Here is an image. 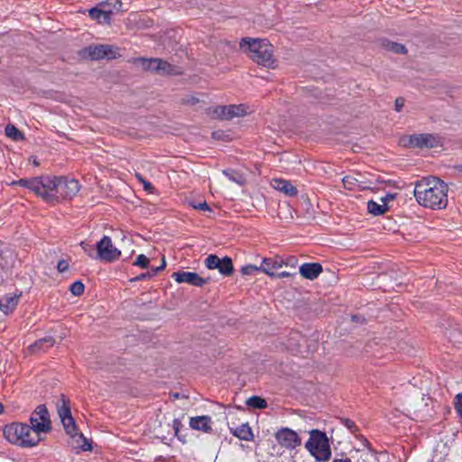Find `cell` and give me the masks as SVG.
Here are the masks:
<instances>
[{"mask_svg": "<svg viewBox=\"0 0 462 462\" xmlns=\"http://www.w3.org/2000/svg\"><path fill=\"white\" fill-rule=\"evenodd\" d=\"M12 186L26 189L49 204L61 202L76 196L81 184L76 179L68 176H40L13 181Z\"/></svg>", "mask_w": 462, "mask_h": 462, "instance_id": "cell-1", "label": "cell"}, {"mask_svg": "<svg viewBox=\"0 0 462 462\" xmlns=\"http://www.w3.org/2000/svg\"><path fill=\"white\" fill-rule=\"evenodd\" d=\"M414 194L415 200L421 207L440 211L447 207L449 186L440 178L428 176L416 182Z\"/></svg>", "mask_w": 462, "mask_h": 462, "instance_id": "cell-2", "label": "cell"}, {"mask_svg": "<svg viewBox=\"0 0 462 462\" xmlns=\"http://www.w3.org/2000/svg\"><path fill=\"white\" fill-rule=\"evenodd\" d=\"M239 47L253 63L259 66L268 70H274L279 66L274 46L267 39L244 37L241 40Z\"/></svg>", "mask_w": 462, "mask_h": 462, "instance_id": "cell-3", "label": "cell"}, {"mask_svg": "<svg viewBox=\"0 0 462 462\" xmlns=\"http://www.w3.org/2000/svg\"><path fill=\"white\" fill-rule=\"evenodd\" d=\"M3 435L9 443L21 448L35 447L42 440L39 432L23 422L8 423L3 429Z\"/></svg>", "mask_w": 462, "mask_h": 462, "instance_id": "cell-4", "label": "cell"}, {"mask_svg": "<svg viewBox=\"0 0 462 462\" xmlns=\"http://www.w3.org/2000/svg\"><path fill=\"white\" fill-rule=\"evenodd\" d=\"M135 66L140 68L142 70H146L151 73L167 75V76H176L182 73V70L174 66V64L168 63L164 60L158 58H133L130 61Z\"/></svg>", "mask_w": 462, "mask_h": 462, "instance_id": "cell-5", "label": "cell"}, {"mask_svg": "<svg viewBox=\"0 0 462 462\" xmlns=\"http://www.w3.org/2000/svg\"><path fill=\"white\" fill-rule=\"evenodd\" d=\"M253 112L251 106L248 104L224 105L209 107L206 114L209 118L215 120H232L244 118Z\"/></svg>", "mask_w": 462, "mask_h": 462, "instance_id": "cell-6", "label": "cell"}, {"mask_svg": "<svg viewBox=\"0 0 462 462\" xmlns=\"http://www.w3.org/2000/svg\"><path fill=\"white\" fill-rule=\"evenodd\" d=\"M444 139L433 134H414L400 138L398 144L410 149H433L443 145Z\"/></svg>", "mask_w": 462, "mask_h": 462, "instance_id": "cell-7", "label": "cell"}, {"mask_svg": "<svg viewBox=\"0 0 462 462\" xmlns=\"http://www.w3.org/2000/svg\"><path fill=\"white\" fill-rule=\"evenodd\" d=\"M79 56L88 61H109L117 60L122 56L119 47L109 45H91L82 49Z\"/></svg>", "mask_w": 462, "mask_h": 462, "instance_id": "cell-8", "label": "cell"}, {"mask_svg": "<svg viewBox=\"0 0 462 462\" xmlns=\"http://www.w3.org/2000/svg\"><path fill=\"white\" fill-rule=\"evenodd\" d=\"M306 449L318 461H327L331 456V448L325 433L312 431L307 441Z\"/></svg>", "mask_w": 462, "mask_h": 462, "instance_id": "cell-9", "label": "cell"}, {"mask_svg": "<svg viewBox=\"0 0 462 462\" xmlns=\"http://www.w3.org/2000/svg\"><path fill=\"white\" fill-rule=\"evenodd\" d=\"M57 411H58L61 421L63 423V428L65 430L67 434L70 438H74V437L78 436L79 434H81V433L79 432L77 424L71 415L70 402L67 396H62L60 397L59 401L57 402Z\"/></svg>", "mask_w": 462, "mask_h": 462, "instance_id": "cell-10", "label": "cell"}, {"mask_svg": "<svg viewBox=\"0 0 462 462\" xmlns=\"http://www.w3.org/2000/svg\"><path fill=\"white\" fill-rule=\"evenodd\" d=\"M29 421L31 426L39 433H48L52 431V420L45 404H41L33 410L30 415Z\"/></svg>", "mask_w": 462, "mask_h": 462, "instance_id": "cell-11", "label": "cell"}, {"mask_svg": "<svg viewBox=\"0 0 462 462\" xmlns=\"http://www.w3.org/2000/svg\"><path fill=\"white\" fill-rule=\"evenodd\" d=\"M115 3H112L111 7H108V2H104L98 5L95 8L89 10V15L90 19L100 23L102 25H109L111 23V15H113L115 10H119V7H113Z\"/></svg>", "mask_w": 462, "mask_h": 462, "instance_id": "cell-12", "label": "cell"}, {"mask_svg": "<svg viewBox=\"0 0 462 462\" xmlns=\"http://www.w3.org/2000/svg\"><path fill=\"white\" fill-rule=\"evenodd\" d=\"M97 250L100 258L107 262H113L115 260L119 258L120 251L115 247L110 237H104L100 239L97 246Z\"/></svg>", "mask_w": 462, "mask_h": 462, "instance_id": "cell-13", "label": "cell"}, {"mask_svg": "<svg viewBox=\"0 0 462 462\" xmlns=\"http://www.w3.org/2000/svg\"><path fill=\"white\" fill-rule=\"evenodd\" d=\"M276 439L281 446L288 450H294L301 444L298 434L292 430L282 429L278 432Z\"/></svg>", "mask_w": 462, "mask_h": 462, "instance_id": "cell-14", "label": "cell"}, {"mask_svg": "<svg viewBox=\"0 0 462 462\" xmlns=\"http://www.w3.org/2000/svg\"><path fill=\"white\" fill-rule=\"evenodd\" d=\"M21 292H12L8 295L4 296L0 300V311H2L6 316L11 315L15 311L19 300L21 298Z\"/></svg>", "mask_w": 462, "mask_h": 462, "instance_id": "cell-15", "label": "cell"}, {"mask_svg": "<svg viewBox=\"0 0 462 462\" xmlns=\"http://www.w3.org/2000/svg\"><path fill=\"white\" fill-rule=\"evenodd\" d=\"M270 184L275 191L281 192L286 196L294 197L298 194V190L290 181L274 178L271 180Z\"/></svg>", "mask_w": 462, "mask_h": 462, "instance_id": "cell-16", "label": "cell"}, {"mask_svg": "<svg viewBox=\"0 0 462 462\" xmlns=\"http://www.w3.org/2000/svg\"><path fill=\"white\" fill-rule=\"evenodd\" d=\"M173 278L178 283H185V284H190L194 286H202L207 283V281L204 280V278H200V275L194 274V273H188V272H178V273L173 274Z\"/></svg>", "mask_w": 462, "mask_h": 462, "instance_id": "cell-17", "label": "cell"}, {"mask_svg": "<svg viewBox=\"0 0 462 462\" xmlns=\"http://www.w3.org/2000/svg\"><path fill=\"white\" fill-rule=\"evenodd\" d=\"M322 273L321 264H304L300 267V274L307 280H315Z\"/></svg>", "mask_w": 462, "mask_h": 462, "instance_id": "cell-18", "label": "cell"}, {"mask_svg": "<svg viewBox=\"0 0 462 462\" xmlns=\"http://www.w3.org/2000/svg\"><path fill=\"white\" fill-rule=\"evenodd\" d=\"M380 45L384 50L389 51V52H394L396 54H401L404 56L408 53V50L404 45L396 43V42L390 41L389 39H382L380 41Z\"/></svg>", "mask_w": 462, "mask_h": 462, "instance_id": "cell-19", "label": "cell"}, {"mask_svg": "<svg viewBox=\"0 0 462 462\" xmlns=\"http://www.w3.org/2000/svg\"><path fill=\"white\" fill-rule=\"evenodd\" d=\"M191 427L200 432H209L211 430V420L206 416L192 418L190 421Z\"/></svg>", "mask_w": 462, "mask_h": 462, "instance_id": "cell-20", "label": "cell"}, {"mask_svg": "<svg viewBox=\"0 0 462 462\" xmlns=\"http://www.w3.org/2000/svg\"><path fill=\"white\" fill-rule=\"evenodd\" d=\"M389 206L387 204L384 205H379L377 202H375L374 200H369L367 202V211L370 214L375 215V216H380L384 214V212L389 211Z\"/></svg>", "mask_w": 462, "mask_h": 462, "instance_id": "cell-21", "label": "cell"}, {"mask_svg": "<svg viewBox=\"0 0 462 462\" xmlns=\"http://www.w3.org/2000/svg\"><path fill=\"white\" fill-rule=\"evenodd\" d=\"M218 270L224 275L229 276L234 273V266L232 260L229 257H224L219 261L218 265Z\"/></svg>", "mask_w": 462, "mask_h": 462, "instance_id": "cell-22", "label": "cell"}, {"mask_svg": "<svg viewBox=\"0 0 462 462\" xmlns=\"http://www.w3.org/2000/svg\"><path fill=\"white\" fill-rule=\"evenodd\" d=\"M6 136L12 140L19 141L25 139V135L21 132L16 126H13L11 124H8L5 128Z\"/></svg>", "mask_w": 462, "mask_h": 462, "instance_id": "cell-23", "label": "cell"}, {"mask_svg": "<svg viewBox=\"0 0 462 462\" xmlns=\"http://www.w3.org/2000/svg\"><path fill=\"white\" fill-rule=\"evenodd\" d=\"M211 138L212 139H214V140L220 141V142H231V141H233L235 139V135L234 134L231 133V132H228V131H222V130H218V131H214V132H212L211 133Z\"/></svg>", "mask_w": 462, "mask_h": 462, "instance_id": "cell-24", "label": "cell"}, {"mask_svg": "<svg viewBox=\"0 0 462 462\" xmlns=\"http://www.w3.org/2000/svg\"><path fill=\"white\" fill-rule=\"evenodd\" d=\"M234 434L242 440H251L253 439L251 429L248 426H241L234 431Z\"/></svg>", "mask_w": 462, "mask_h": 462, "instance_id": "cell-25", "label": "cell"}, {"mask_svg": "<svg viewBox=\"0 0 462 462\" xmlns=\"http://www.w3.org/2000/svg\"><path fill=\"white\" fill-rule=\"evenodd\" d=\"M85 290V286L82 284V282H75L72 285H70V291L74 296H81L83 294Z\"/></svg>", "mask_w": 462, "mask_h": 462, "instance_id": "cell-26", "label": "cell"}, {"mask_svg": "<svg viewBox=\"0 0 462 462\" xmlns=\"http://www.w3.org/2000/svg\"><path fill=\"white\" fill-rule=\"evenodd\" d=\"M248 404L249 406L257 409H263L266 407V401L260 397H252L251 399L248 400Z\"/></svg>", "mask_w": 462, "mask_h": 462, "instance_id": "cell-27", "label": "cell"}, {"mask_svg": "<svg viewBox=\"0 0 462 462\" xmlns=\"http://www.w3.org/2000/svg\"><path fill=\"white\" fill-rule=\"evenodd\" d=\"M219 261H220V259L218 258L217 255H211L208 256L206 261H205V264H206V266H207L209 269L213 270V269L218 268Z\"/></svg>", "mask_w": 462, "mask_h": 462, "instance_id": "cell-28", "label": "cell"}, {"mask_svg": "<svg viewBox=\"0 0 462 462\" xmlns=\"http://www.w3.org/2000/svg\"><path fill=\"white\" fill-rule=\"evenodd\" d=\"M224 174L227 177H229L230 180L236 181L237 183H242V177L241 174H238L237 171L231 170V169H227L224 171Z\"/></svg>", "mask_w": 462, "mask_h": 462, "instance_id": "cell-29", "label": "cell"}, {"mask_svg": "<svg viewBox=\"0 0 462 462\" xmlns=\"http://www.w3.org/2000/svg\"><path fill=\"white\" fill-rule=\"evenodd\" d=\"M136 176H137V179L139 180L141 183L143 184V187H144V190H145L148 193H155V192H156V188H155L149 181H145L144 178L140 176L139 174H136Z\"/></svg>", "mask_w": 462, "mask_h": 462, "instance_id": "cell-30", "label": "cell"}, {"mask_svg": "<svg viewBox=\"0 0 462 462\" xmlns=\"http://www.w3.org/2000/svg\"><path fill=\"white\" fill-rule=\"evenodd\" d=\"M134 265L142 267V268H145L149 265V259L146 256H144V255H139L137 257V260L134 262Z\"/></svg>", "mask_w": 462, "mask_h": 462, "instance_id": "cell-31", "label": "cell"}, {"mask_svg": "<svg viewBox=\"0 0 462 462\" xmlns=\"http://www.w3.org/2000/svg\"><path fill=\"white\" fill-rule=\"evenodd\" d=\"M404 104H405V100H404L403 98H402V97L397 98L396 100V102H395V108H396V110L397 111V112L402 111L403 106H404Z\"/></svg>", "mask_w": 462, "mask_h": 462, "instance_id": "cell-32", "label": "cell"}, {"mask_svg": "<svg viewBox=\"0 0 462 462\" xmlns=\"http://www.w3.org/2000/svg\"><path fill=\"white\" fill-rule=\"evenodd\" d=\"M68 267H69V264L65 260H61L59 263H58V266H57V269L59 271L60 273H63V272H65V271L68 269Z\"/></svg>", "mask_w": 462, "mask_h": 462, "instance_id": "cell-33", "label": "cell"}, {"mask_svg": "<svg viewBox=\"0 0 462 462\" xmlns=\"http://www.w3.org/2000/svg\"><path fill=\"white\" fill-rule=\"evenodd\" d=\"M334 462H350L349 460H347V459H344V458H340V459H337Z\"/></svg>", "mask_w": 462, "mask_h": 462, "instance_id": "cell-34", "label": "cell"}, {"mask_svg": "<svg viewBox=\"0 0 462 462\" xmlns=\"http://www.w3.org/2000/svg\"><path fill=\"white\" fill-rule=\"evenodd\" d=\"M3 412H4V406L2 403H0V414H3Z\"/></svg>", "mask_w": 462, "mask_h": 462, "instance_id": "cell-35", "label": "cell"}]
</instances>
